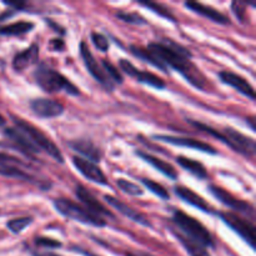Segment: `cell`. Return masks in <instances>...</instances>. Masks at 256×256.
<instances>
[{
    "label": "cell",
    "mask_w": 256,
    "mask_h": 256,
    "mask_svg": "<svg viewBox=\"0 0 256 256\" xmlns=\"http://www.w3.org/2000/svg\"><path fill=\"white\" fill-rule=\"evenodd\" d=\"M138 155H139V156L142 158L144 162H146L148 164L152 165V168H155L158 172H160L162 174H164L165 176H168L169 179H172V180L178 179V172L172 164H169V162L159 159V158L152 156V155H150V154H146V152H138Z\"/></svg>",
    "instance_id": "obj_23"
},
{
    "label": "cell",
    "mask_w": 256,
    "mask_h": 256,
    "mask_svg": "<svg viewBox=\"0 0 256 256\" xmlns=\"http://www.w3.org/2000/svg\"><path fill=\"white\" fill-rule=\"evenodd\" d=\"M142 184L144 185L148 190H150L152 194H155L156 196H159L160 199H162V200L170 199L169 192H168V190L165 189L162 184H159V182H155L150 179H142Z\"/></svg>",
    "instance_id": "obj_29"
},
{
    "label": "cell",
    "mask_w": 256,
    "mask_h": 256,
    "mask_svg": "<svg viewBox=\"0 0 256 256\" xmlns=\"http://www.w3.org/2000/svg\"><path fill=\"white\" fill-rule=\"evenodd\" d=\"M148 49L169 69L176 70L182 74L192 86L204 90L206 86V78L192 64V54L186 48L168 40L164 42H152L148 45Z\"/></svg>",
    "instance_id": "obj_1"
},
{
    "label": "cell",
    "mask_w": 256,
    "mask_h": 256,
    "mask_svg": "<svg viewBox=\"0 0 256 256\" xmlns=\"http://www.w3.org/2000/svg\"><path fill=\"white\" fill-rule=\"evenodd\" d=\"M174 224L184 232L182 236L198 242L204 248H214V240L209 230L195 218L185 214L182 210H175L172 214Z\"/></svg>",
    "instance_id": "obj_4"
},
{
    "label": "cell",
    "mask_w": 256,
    "mask_h": 256,
    "mask_svg": "<svg viewBox=\"0 0 256 256\" xmlns=\"http://www.w3.org/2000/svg\"><path fill=\"white\" fill-rule=\"evenodd\" d=\"M154 139L158 140V142L176 145V146L192 148V149L198 150V152H206V154H212V155L218 154V152L215 150L214 146H212V145L208 144V142H200V140H196V139H192V138L172 136V135H155Z\"/></svg>",
    "instance_id": "obj_13"
},
{
    "label": "cell",
    "mask_w": 256,
    "mask_h": 256,
    "mask_svg": "<svg viewBox=\"0 0 256 256\" xmlns=\"http://www.w3.org/2000/svg\"><path fill=\"white\" fill-rule=\"evenodd\" d=\"M75 195L78 196V199L82 202V204L84 205L85 209L89 210L92 214L98 215V216H110L112 218L114 214H112L110 210H108V208H105L86 188H84L82 185H78L76 189H75Z\"/></svg>",
    "instance_id": "obj_15"
},
{
    "label": "cell",
    "mask_w": 256,
    "mask_h": 256,
    "mask_svg": "<svg viewBox=\"0 0 256 256\" xmlns=\"http://www.w3.org/2000/svg\"><path fill=\"white\" fill-rule=\"evenodd\" d=\"M246 5L248 2H234L232 4V12H234L235 16H236L242 22H244V12H245L244 8L246 6Z\"/></svg>",
    "instance_id": "obj_36"
},
{
    "label": "cell",
    "mask_w": 256,
    "mask_h": 256,
    "mask_svg": "<svg viewBox=\"0 0 256 256\" xmlns=\"http://www.w3.org/2000/svg\"><path fill=\"white\" fill-rule=\"evenodd\" d=\"M74 250H75V252H80V254H82V255H84V256H96V255L92 254V252H86V250H84V249H80V248H74Z\"/></svg>",
    "instance_id": "obj_38"
},
{
    "label": "cell",
    "mask_w": 256,
    "mask_h": 256,
    "mask_svg": "<svg viewBox=\"0 0 256 256\" xmlns=\"http://www.w3.org/2000/svg\"><path fill=\"white\" fill-rule=\"evenodd\" d=\"M174 192H175V194H176L182 200V202H188V204L192 205V206L196 208V209L202 210V212H212V206L208 204L206 200H205L204 198L200 196L199 194H196V192H192V190L189 189V188L178 185V186L174 188Z\"/></svg>",
    "instance_id": "obj_19"
},
{
    "label": "cell",
    "mask_w": 256,
    "mask_h": 256,
    "mask_svg": "<svg viewBox=\"0 0 256 256\" xmlns=\"http://www.w3.org/2000/svg\"><path fill=\"white\" fill-rule=\"evenodd\" d=\"M138 4L142 5V6L148 8L152 12H156L159 16L165 18L166 20H170V22H175V16L172 12H170L169 8H166L165 5L159 4V2H138Z\"/></svg>",
    "instance_id": "obj_28"
},
{
    "label": "cell",
    "mask_w": 256,
    "mask_h": 256,
    "mask_svg": "<svg viewBox=\"0 0 256 256\" xmlns=\"http://www.w3.org/2000/svg\"><path fill=\"white\" fill-rule=\"evenodd\" d=\"M104 200L110 205V206L114 208L116 212H119L120 214L126 216L128 219L132 220L134 222H136V224L139 225H142V226H152L149 219H148L144 214H142V212H139L138 210H135L134 208L129 206V205L125 204V202H120V200L116 199V198L112 196V195H105Z\"/></svg>",
    "instance_id": "obj_17"
},
{
    "label": "cell",
    "mask_w": 256,
    "mask_h": 256,
    "mask_svg": "<svg viewBox=\"0 0 256 256\" xmlns=\"http://www.w3.org/2000/svg\"><path fill=\"white\" fill-rule=\"evenodd\" d=\"M80 55H82V62H84V65L86 66L89 74L92 75L102 86H104L108 92H112V90H114V82L108 78L106 72L102 69V65L96 62V59H95L94 55L92 54L86 42H82V44H80Z\"/></svg>",
    "instance_id": "obj_7"
},
{
    "label": "cell",
    "mask_w": 256,
    "mask_h": 256,
    "mask_svg": "<svg viewBox=\"0 0 256 256\" xmlns=\"http://www.w3.org/2000/svg\"><path fill=\"white\" fill-rule=\"evenodd\" d=\"M185 6L189 10H192V12L199 14L200 16L208 18V19H210L212 22H218V24L226 25L230 22L229 18H228L226 15L222 14V12H219V10L215 9V8L209 6V5H204L202 4V2H185Z\"/></svg>",
    "instance_id": "obj_18"
},
{
    "label": "cell",
    "mask_w": 256,
    "mask_h": 256,
    "mask_svg": "<svg viewBox=\"0 0 256 256\" xmlns=\"http://www.w3.org/2000/svg\"><path fill=\"white\" fill-rule=\"evenodd\" d=\"M35 256H62V255L54 254V252H42V254H38Z\"/></svg>",
    "instance_id": "obj_39"
},
{
    "label": "cell",
    "mask_w": 256,
    "mask_h": 256,
    "mask_svg": "<svg viewBox=\"0 0 256 256\" xmlns=\"http://www.w3.org/2000/svg\"><path fill=\"white\" fill-rule=\"evenodd\" d=\"M30 108L36 116L42 119H52L64 114L65 108L62 102L56 100L46 99V98H38L30 102Z\"/></svg>",
    "instance_id": "obj_11"
},
{
    "label": "cell",
    "mask_w": 256,
    "mask_h": 256,
    "mask_svg": "<svg viewBox=\"0 0 256 256\" xmlns=\"http://www.w3.org/2000/svg\"><path fill=\"white\" fill-rule=\"evenodd\" d=\"M38 58H39V46L36 44H32L15 55L12 59V68L15 72H22L35 64L38 62Z\"/></svg>",
    "instance_id": "obj_20"
},
{
    "label": "cell",
    "mask_w": 256,
    "mask_h": 256,
    "mask_svg": "<svg viewBox=\"0 0 256 256\" xmlns=\"http://www.w3.org/2000/svg\"><path fill=\"white\" fill-rule=\"evenodd\" d=\"M72 165L76 168L78 172L82 175L84 178H86L88 180L92 182H96L99 185H109L108 182L106 175L102 172V170L98 166L95 162H89L86 159H82V158L74 156L72 158Z\"/></svg>",
    "instance_id": "obj_12"
},
{
    "label": "cell",
    "mask_w": 256,
    "mask_h": 256,
    "mask_svg": "<svg viewBox=\"0 0 256 256\" xmlns=\"http://www.w3.org/2000/svg\"><path fill=\"white\" fill-rule=\"evenodd\" d=\"M116 185L120 188V190H122V192H125V194L132 195V196H142V195L144 194V192H142L136 184L129 182V180L118 179Z\"/></svg>",
    "instance_id": "obj_31"
},
{
    "label": "cell",
    "mask_w": 256,
    "mask_h": 256,
    "mask_svg": "<svg viewBox=\"0 0 256 256\" xmlns=\"http://www.w3.org/2000/svg\"><path fill=\"white\" fill-rule=\"evenodd\" d=\"M35 244L40 248H48V249H58V248L62 246V242H58V240L44 236L35 238Z\"/></svg>",
    "instance_id": "obj_35"
},
{
    "label": "cell",
    "mask_w": 256,
    "mask_h": 256,
    "mask_svg": "<svg viewBox=\"0 0 256 256\" xmlns=\"http://www.w3.org/2000/svg\"><path fill=\"white\" fill-rule=\"evenodd\" d=\"M116 18L118 19L122 20V22H128V24H132V25H145L148 22L146 20H145V18H142V15L138 14V12H116Z\"/></svg>",
    "instance_id": "obj_33"
},
{
    "label": "cell",
    "mask_w": 256,
    "mask_h": 256,
    "mask_svg": "<svg viewBox=\"0 0 256 256\" xmlns=\"http://www.w3.org/2000/svg\"><path fill=\"white\" fill-rule=\"evenodd\" d=\"M70 148L75 152H78L79 154H82V156L86 158V160L92 162H99L100 159H102V152L100 150L92 144L90 140H85V139H79V140H74V142H70Z\"/></svg>",
    "instance_id": "obj_22"
},
{
    "label": "cell",
    "mask_w": 256,
    "mask_h": 256,
    "mask_svg": "<svg viewBox=\"0 0 256 256\" xmlns=\"http://www.w3.org/2000/svg\"><path fill=\"white\" fill-rule=\"evenodd\" d=\"M50 48L54 52H62L65 48V42L62 39H52L50 40Z\"/></svg>",
    "instance_id": "obj_37"
},
{
    "label": "cell",
    "mask_w": 256,
    "mask_h": 256,
    "mask_svg": "<svg viewBox=\"0 0 256 256\" xmlns=\"http://www.w3.org/2000/svg\"><path fill=\"white\" fill-rule=\"evenodd\" d=\"M52 205H54L55 210L59 214H62V216L69 218V219L75 220V222H82V224L96 228H102L106 225L104 218H100L98 215L92 214L89 210L85 209L84 206L69 199H56L54 200Z\"/></svg>",
    "instance_id": "obj_5"
},
{
    "label": "cell",
    "mask_w": 256,
    "mask_h": 256,
    "mask_svg": "<svg viewBox=\"0 0 256 256\" xmlns=\"http://www.w3.org/2000/svg\"><path fill=\"white\" fill-rule=\"evenodd\" d=\"M140 256H152V255H149V254H142Z\"/></svg>",
    "instance_id": "obj_42"
},
{
    "label": "cell",
    "mask_w": 256,
    "mask_h": 256,
    "mask_svg": "<svg viewBox=\"0 0 256 256\" xmlns=\"http://www.w3.org/2000/svg\"><path fill=\"white\" fill-rule=\"evenodd\" d=\"M175 238L180 242V244L185 248V250L188 252V254L190 256H210L209 252H208L206 248L202 246L198 242H192V240H189L188 238L182 236V234H174Z\"/></svg>",
    "instance_id": "obj_27"
},
{
    "label": "cell",
    "mask_w": 256,
    "mask_h": 256,
    "mask_svg": "<svg viewBox=\"0 0 256 256\" xmlns=\"http://www.w3.org/2000/svg\"><path fill=\"white\" fill-rule=\"evenodd\" d=\"M4 135L12 142V144H14V146L16 148V149H19L20 152H22L24 154H39V152L35 149L34 145L29 142V139H28L18 128H8V129H5Z\"/></svg>",
    "instance_id": "obj_21"
},
{
    "label": "cell",
    "mask_w": 256,
    "mask_h": 256,
    "mask_svg": "<svg viewBox=\"0 0 256 256\" xmlns=\"http://www.w3.org/2000/svg\"><path fill=\"white\" fill-rule=\"evenodd\" d=\"M119 65L125 74L136 79L138 82H142V84H145L148 85V86H152L158 90H162L166 88V84H165V82L162 78L152 74V72H140V70L138 69V68H135L134 64L130 62L129 60L120 59Z\"/></svg>",
    "instance_id": "obj_10"
},
{
    "label": "cell",
    "mask_w": 256,
    "mask_h": 256,
    "mask_svg": "<svg viewBox=\"0 0 256 256\" xmlns=\"http://www.w3.org/2000/svg\"><path fill=\"white\" fill-rule=\"evenodd\" d=\"M248 122H249V124H250V126H252V129L255 130L256 126H255V120H254V118H250V119L248 120Z\"/></svg>",
    "instance_id": "obj_40"
},
{
    "label": "cell",
    "mask_w": 256,
    "mask_h": 256,
    "mask_svg": "<svg viewBox=\"0 0 256 256\" xmlns=\"http://www.w3.org/2000/svg\"><path fill=\"white\" fill-rule=\"evenodd\" d=\"M209 192L219 200L222 204H224L225 206L230 208L232 210H236L239 212H244V214H252L254 212V209L250 204L242 202V200L238 199L234 195L230 194L229 192L224 190L222 188L216 186V185H210Z\"/></svg>",
    "instance_id": "obj_14"
},
{
    "label": "cell",
    "mask_w": 256,
    "mask_h": 256,
    "mask_svg": "<svg viewBox=\"0 0 256 256\" xmlns=\"http://www.w3.org/2000/svg\"><path fill=\"white\" fill-rule=\"evenodd\" d=\"M176 162L182 168V169H185L186 172H189L190 174H192L194 176H196L198 179L204 180L208 178L206 168H205L202 162H196V160L189 159V158H185V156H178Z\"/></svg>",
    "instance_id": "obj_24"
},
{
    "label": "cell",
    "mask_w": 256,
    "mask_h": 256,
    "mask_svg": "<svg viewBox=\"0 0 256 256\" xmlns=\"http://www.w3.org/2000/svg\"><path fill=\"white\" fill-rule=\"evenodd\" d=\"M34 219L32 216H26V218H18V219H12L10 220L9 222L6 224L8 229L12 232V234H20L24 229H26L28 226L32 224Z\"/></svg>",
    "instance_id": "obj_30"
},
{
    "label": "cell",
    "mask_w": 256,
    "mask_h": 256,
    "mask_svg": "<svg viewBox=\"0 0 256 256\" xmlns=\"http://www.w3.org/2000/svg\"><path fill=\"white\" fill-rule=\"evenodd\" d=\"M102 69L105 70V72H106L108 78H109L112 82H116V84H122V82H124V79H122V75L120 74V72L116 69V66H115V65H112L109 60L105 59L102 62Z\"/></svg>",
    "instance_id": "obj_32"
},
{
    "label": "cell",
    "mask_w": 256,
    "mask_h": 256,
    "mask_svg": "<svg viewBox=\"0 0 256 256\" xmlns=\"http://www.w3.org/2000/svg\"><path fill=\"white\" fill-rule=\"evenodd\" d=\"M0 175L12 179H22L25 182L38 184V180L32 172H29V166L18 158L12 155L0 152Z\"/></svg>",
    "instance_id": "obj_6"
},
{
    "label": "cell",
    "mask_w": 256,
    "mask_h": 256,
    "mask_svg": "<svg viewBox=\"0 0 256 256\" xmlns=\"http://www.w3.org/2000/svg\"><path fill=\"white\" fill-rule=\"evenodd\" d=\"M219 78L224 84L234 88L238 92L242 94L244 96L249 98L250 100H255L254 88L242 76H240V75L235 74L232 72H229V70H222V72H219Z\"/></svg>",
    "instance_id": "obj_16"
},
{
    "label": "cell",
    "mask_w": 256,
    "mask_h": 256,
    "mask_svg": "<svg viewBox=\"0 0 256 256\" xmlns=\"http://www.w3.org/2000/svg\"><path fill=\"white\" fill-rule=\"evenodd\" d=\"M92 44H94V46L98 50H100L102 52H108V49H109V40H108V38L105 35L94 32H92Z\"/></svg>",
    "instance_id": "obj_34"
},
{
    "label": "cell",
    "mask_w": 256,
    "mask_h": 256,
    "mask_svg": "<svg viewBox=\"0 0 256 256\" xmlns=\"http://www.w3.org/2000/svg\"><path fill=\"white\" fill-rule=\"evenodd\" d=\"M126 256H132V255H130V254H128V255H126Z\"/></svg>",
    "instance_id": "obj_43"
},
{
    "label": "cell",
    "mask_w": 256,
    "mask_h": 256,
    "mask_svg": "<svg viewBox=\"0 0 256 256\" xmlns=\"http://www.w3.org/2000/svg\"><path fill=\"white\" fill-rule=\"evenodd\" d=\"M5 122H6V120H5L4 116H2V115L0 114V128L5 126Z\"/></svg>",
    "instance_id": "obj_41"
},
{
    "label": "cell",
    "mask_w": 256,
    "mask_h": 256,
    "mask_svg": "<svg viewBox=\"0 0 256 256\" xmlns=\"http://www.w3.org/2000/svg\"><path fill=\"white\" fill-rule=\"evenodd\" d=\"M222 132L225 135V144L232 148L234 152L245 155V156H252L255 154L256 145L254 139L232 129V128L222 130Z\"/></svg>",
    "instance_id": "obj_9"
},
{
    "label": "cell",
    "mask_w": 256,
    "mask_h": 256,
    "mask_svg": "<svg viewBox=\"0 0 256 256\" xmlns=\"http://www.w3.org/2000/svg\"><path fill=\"white\" fill-rule=\"evenodd\" d=\"M130 52H132V55H135L136 58H139V59H142V62H146L148 64L152 65L154 68H156V69L162 70V72H169L168 70V68L165 66L164 64H162V62H160L159 59H158L156 56H155L154 54H152V52H150L149 49H145V48H140V46H136V45H132L130 46Z\"/></svg>",
    "instance_id": "obj_25"
},
{
    "label": "cell",
    "mask_w": 256,
    "mask_h": 256,
    "mask_svg": "<svg viewBox=\"0 0 256 256\" xmlns=\"http://www.w3.org/2000/svg\"><path fill=\"white\" fill-rule=\"evenodd\" d=\"M34 79L36 84L46 92L52 94V92H64L72 96L80 95L78 86H75L62 72L46 64H42L36 68V70L34 72Z\"/></svg>",
    "instance_id": "obj_2"
},
{
    "label": "cell",
    "mask_w": 256,
    "mask_h": 256,
    "mask_svg": "<svg viewBox=\"0 0 256 256\" xmlns=\"http://www.w3.org/2000/svg\"><path fill=\"white\" fill-rule=\"evenodd\" d=\"M220 216L228 226L232 228L250 245V248L255 249V228L252 222L232 212H222Z\"/></svg>",
    "instance_id": "obj_8"
},
{
    "label": "cell",
    "mask_w": 256,
    "mask_h": 256,
    "mask_svg": "<svg viewBox=\"0 0 256 256\" xmlns=\"http://www.w3.org/2000/svg\"><path fill=\"white\" fill-rule=\"evenodd\" d=\"M12 120H14L15 128H18L29 139V142L34 145V148L38 152H46L50 158H52L55 162H60V164L64 162V156H62L59 148L39 128L34 126L32 124H30V122H25V120L20 119L18 116H12Z\"/></svg>",
    "instance_id": "obj_3"
},
{
    "label": "cell",
    "mask_w": 256,
    "mask_h": 256,
    "mask_svg": "<svg viewBox=\"0 0 256 256\" xmlns=\"http://www.w3.org/2000/svg\"><path fill=\"white\" fill-rule=\"evenodd\" d=\"M32 28H34V24L29 22H12V24L0 26V35H5V36H19V35L32 32Z\"/></svg>",
    "instance_id": "obj_26"
}]
</instances>
